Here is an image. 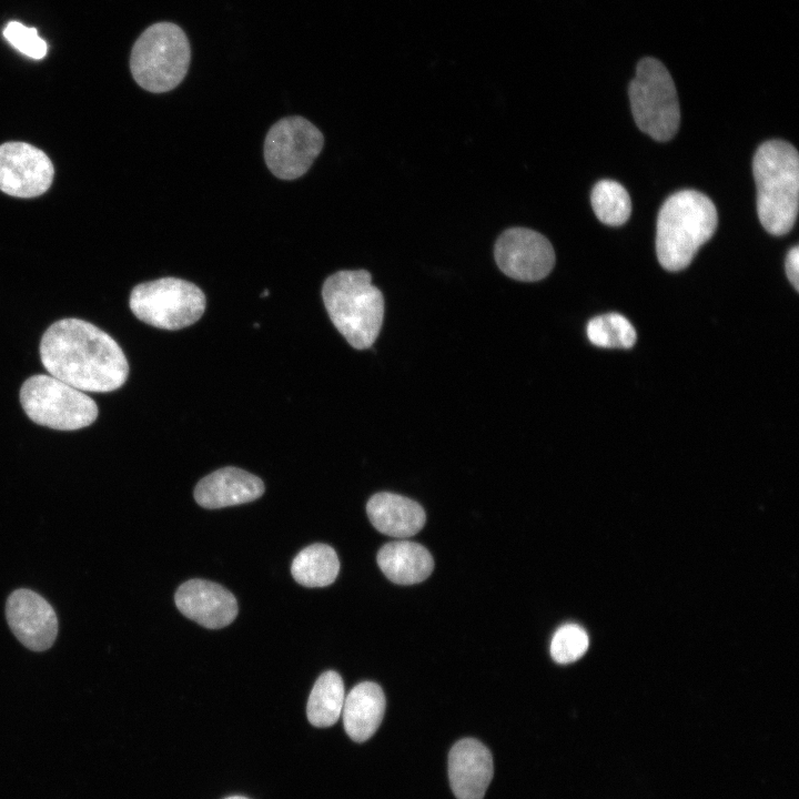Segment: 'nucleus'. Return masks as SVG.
<instances>
[{
  "instance_id": "nucleus-12",
  "label": "nucleus",
  "mask_w": 799,
  "mask_h": 799,
  "mask_svg": "<svg viewBox=\"0 0 799 799\" xmlns=\"http://www.w3.org/2000/svg\"><path fill=\"white\" fill-rule=\"evenodd\" d=\"M8 625L17 639L33 651L48 650L58 635V618L53 607L38 593L19 588L6 604Z\"/></svg>"
},
{
  "instance_id": "nucleus-25",
  "label": "nucleus",
  "mask_w": 799,
  "mask_h": 799,
  "mask_svg": "<svg viewBox=\"0 0 799 799\" xmlns=\"http://www.w3.org/2000/svg\"><path fill=\"white\" fill-rule=\"evenodd\" d=\"M786 274L796 291L799 290V247L790 249L786 256Z\"/></svg>"
},
{
  "instance_id": "nucleus-27",
  "label": "nucleus",
  "mask_w": 799,
  "mask_h": 799,
  "mask_svg": "<svg viewBox=\"0 0 799 799\" xmlns=\"http://www.w3.org/2000/svg\"><path fill=\"white\" fill-rule=\"evenodd\" d=\"M261 296H262V297H263V296H269V290H264V291L262 292Z\"/></svg>"
},
{
  "instance_id": "nucleus-26",
  "label": "nucleus",
  "mask_w": 799,
  "mask_h": 799,
  "mask_svg": "<svg viewBox=\"0 0 799 799\" xmlns=\"http://www.w3.org/2000/svg\"><path fill=\"white\" fill-rule=\"evenodd\" d=\"M225 799H249V798H245V797H242V796H232V797H227V798H225Z\"/></svg>"
},
{
  "instance_id": "nucleus-22",
  "label": "nucleus",
  "mask_w": 799,
  "mask_h": 799,
  "mask_svg": "<svg viewBox=\"0 0 799 799\" xmlns=\"http://www.w3.org/2000/svg\"><path fill=\"white\" fill-rule=\"evenodd\" d=\"M586 333L591 344L605 348H629L637 337L633 324L619 313H607L591 318Z\"/></svg>"
},
{
  "instance_id": "nucleus-14",
  "label": "nucleus",
  "mask_w": 799,
  "mask_h": 799,
  "mask_svg": "<svg viewBox=\"0 0 799 799\" xmlns=\"http://www.w3.org/2000/svg\"><path fill=\"white\" fill-rule=\"evenodd\" d=\"M493 772L490 751L481 741L465 738L452 747L448 777L457 799H483Z\"/></svg>"
},
{
  "instance_id": "nucleus-2",
  "label": "nucleus",
  "mask_w": 799,
  "mask_h": 799,
  "mask_svg": "<svg viewBox=\"0 0 799 799\" xmlns=\"http://www.w3.org/2000/svg\"><path fill=\"white\" fill-rule=\"evenodd\" d=\"M718 216L712 201L695 190L670 195L661 205L656 226V253L670 272L686 269L715 233Z\"/></svg>"
},
{
  "instance_id": "nucleus-20",
  "label": "nucleus",
  "mask_w": 799,
  "mask_h": 799,
  "mask_svg": "<svg viewBox=\"0 0 799 799\" xmlns=\"http://www.w3.org/2000/svg\"><path fill=\"white\" fill-rule=\"evenodd\" d=\"M345 691L341 676L333 670L323 672L315 681L306 705L309 721L315 727H328L340 718Z\"/></svg>"
},
{
  "instance_id": "nucleus-16",
  "label": "nucleus",
  "mask_w": 799,
  "mask_h": 799,
  "mask_svg": "<svg viewBox=\"0 0 799 799\" xmlns=\"http://www.w3.org/2000/svg\"><path fill=\"white\" fill-rule=\"evenodd\" d=\"M366 513L378 532L396 538L415 535L426 520L425 512L418 503L387 492L373 495L367 502Z\"/></svg>"
},
{
  "instance_id": "nucleus-5",
  "label": "nucleus",
  "mask_w": 799,
  "mask_h": 799,
  "mask_svg": "<svg viewBox=\"0 0 799 799\" xmlns=\"http://www.w3.org/2000/svg\"><path fill=\"white\" fill-rule=\"evenodd\" d=\"M191 49L184 31L174 23L149 27L133 45L130 69L144 90L162 93L178 87L186 75Z\"/></svg>"
},
{
  "instance_id": "nucleus-4",
  "label": "nucleus",
  "mask_w": 799,
  "mask_h": 799,
  "mask_svg": "<svg viewBox=\"0 0 799 799\" xmlns=\"http://www.w3.org/2000/svg\"><path fill=\"white\" fill-rule=\"evenodd\" d=\"M327 314L344 338L356 350L373 345L384 317L382 292L365 270H343L330 275L322 287Z\"/></svg>"
},
{
  "instance_id": "nucleus-18",
  "label": "nucleus",
  "mask_w": 799,
  "mask_h": 799,
  "mask_svg": "<svg viewBox=\"0 0 799 799\" xmlns=\"http://www.w3.org/2000/svg\"><path fill=\"white\" fill-rule=\"evenodd\" d=\"M377 564L391 581L400 585L421 583L434 568L431 553L423 545L409 540L384 545L377 553Z\"/></svg>"
},
{
  "instance_id": "nucleus-6",
  "label": "nucleus",
  "mask_w": 799,
  "mask_h": 799,
  "mask_svg": "<svg viewBox=\"0 0 799 799\" xmlns=\"http://www.w3.org/2000/svg\"><path fill=\"white\" fill-rule=\"evenodd\" d=\"M19 398L32 422L58 431L87 427L99 414L97 403L89 395L50 374L27 378Z\"/></svg>"
},
{
  "instance_id": "nucleus-1",
  "label": "nucleus",
  "mask_w": 799,
  "mask_h": 799,
  "mask_svg": "<svg viewBox=\"0 0 799 799\" xmlns=\"http://www.w3.org/2000/svg\"><path fill=\"white\" fill-rule=\"evenodd\" d=\"M39 353L50 375L82 392H112L128 378L122 348L84 320L69 317L51 324L41 337Z\"/></svg>"
},
{
  "instance_id": "nucleus-8",
  "label": "nucleus",
  "mask_w": 799,
  "mask_h": 799,
  "mask_svg": "<svg viewBox=\"0 0 799 799\" xmlns=\"http://www.w3.org/2000/svg\"><path fill=\"white\" fill-rule=\"evenodd\" d=\"M129 305L136 318L151 326L180 330L202 316L205 295L195 284L168 276L135 285Z\"/></svg>"
},
{
  "instance_id": "nucleus-7",
  "label": "nucleus",
  "mask_w": 799,
  "mask_h": 799,
  "mask_svg": "<svg viewBox=\"0 0 799 799\" xmlns=\"http://www.w3.org/2000/svg\"><path fill=\"white\" fill-rule=\"evenodd\" d=\"M631 112L637 127L657 141H668L677 132L680 109L674 80L655 58L641 59L629 84Z\"/></svg>"
},
{
  "instance_id": "nucleus-11",
  "label": "nucleus",
  "mask_w": 799,
  "mask_h": 799,
  "mask_svg": "<svg viewBox=\"0 0 799 799\" xmlns=\"http://www.w3.org/2000/svg\"><path fill=\"white\" fill-rule=\"evenodd\" d=\"M54 168L50 158L27 142L0 145V191L16 198H36L51 186Z\"/></svg>"
},
{
  "instance_id": "nucleus-9",
  "label": "nucleus",
  "mask_w": 799,
  "mask_h": 799,
  "mask_svg": "<svg viewBox=\"0 0 799 799\" xmlns=\"http://www.w3.org/2000/svg\"><path fill=\"white\" fill-rule=\"evenodd\" d=\"M323 144L324 136L313 123L299 115L286 117L266 134L265 163L276 178L294 180L307 172Z\"/></svg>"
},
{
  "instance_id": "nucleus-24",
  "label": "nucleus",
  "mask_w": 799,
  "mask_h": 799,
  "mask_svg": "<svg viewBox=\"0 0 799 799\" xmlns=\"http://www.w3.org/2000/svg\"><path fill=\"white\" fill-rule=\"evenodd\" d=\"M3 36L12 47L31 59L40 60L47 54V43L34 28L11 21L3 29Z\"/></svg>"
},
{
  "instance_id": "nucleus-3",
  "label": "nucleus",
  "mask_w": 799,
  "mask_h": 799,
  "mask_svg": "<svg viewBox=\"0 0 799 799\" xmlns=\"http://www.w3.org/2000/svg\"><path fill=\"white\" fill-rule=\"evenodd\" d=\"M752 172L757 185V212L761 225L772 235L788 233L798 213L797 150L781 140L763 142L755 153Z\"/></svg>"
},
{
  "instance_id": "nucleus-15",
  "label": "nucleus",
  "mask_w": 799,
  "mask_h": 799,
  "mask_svg": "<svg viewBox=\"0 0 799 799\" xmlns=\"http://www.w3.org/2000/svg\"><path fill=\"white\" fill-rule=\"evenodd\" d=\"M263 493L264 484L257 476L229 466L203 477L194 488V498L201 507L215 509L255 500Z\"/></svg>"
},
{
  "instance_id": "nucleus-10",
  "label": "nucleus",
  "mask_w": 799,
  "mask_h": 799,
  "mask_svg": "<svg viewBox=\"0 0 799 799\" xmlns=\"http://www.w3.org/2000/svg\"><path fill=\"white\" fill-rule=\"evenodd\" d=\"M494 255L504 274L524 282L546 277L555 265L550 242L540 233L525 227L503 232L496 241Z\"/></svg>"
},
{
  "instance_id": "nucleus-19",
  "label": "nucleus",
  "mask_w": 799,
  "mask_h": 799,
  "mask_svg": "<svg viewBox=\"0 0 799 799\" xmlns=\"http://www.w3.org/2000/svg\"><path fill=\"white\" fill-rule=\"evenodd\" d=\"M340 572V562L335 550L326 544H312L302 549L293 559V578L305 587H325L331 585Z\"/></svg>"
},
{
  "instance_id": "nucleus-21",
  "label": "nucleus",
  "mask_w": 799,
  "mask_h": 799,
  "mask_svg": "<svg viewBox=\"0 0 799 799\" xmlns=\"http://www.w3.org/2000/svg\"><path fill=\"white\" fill-rule=\"evenodd\" d=\"M590 201L598 220L607 225L624 224L631 213L627 190L616 181L601 180L591 190Z\"/></svg>"
},
{
  "instance_id": "nucleus-13",
  "label": "nucleus",
  "mask_w": 799,
  "mask_h": 799,
  "mask_svg": "<svg viewBox=\"0 0 799 799\" xmlns=\"http://www.w3.org/2000/svg\"><path fill=\"white\" fill-rule=\"evenodd\" d=\"M174 600L185 617L210 629L230 625L239 610L236 598L231 591L204 579L183 583L178 588Z\"/></svg>"
},
{
  "instance_id": "nucleus-17",
  "label": "nucleus",
  "mask_w": 799,
  "mask_h": 799,
  "mask_svg": "<svg viewBox=\"0 0 799 799\" xmlns=\"http://www.w3.org/2000/svg\"><path fill=\"white\" fill-rule=\"evenodd\" d=\"M385 696L382 688L372 681L356 685L345 697L343 722L348 737L363 742L380 727L385 711Z\"/></svg>"
},
{
  "instance_id": "nucleus-23",
  "label": "nucleus",
  "mask_w": 799,
  "mask_h": 799,
  "mask_svg": "<svg viewBox=\"0 0 799 799\" xmlns=\"http://www.w3.org/2000/svg\"><path fill=\"white\" fill-rule=\"evenodd\" d=\"M588 648L586 631L576 624L558 628L550 643V655L556 663L568 664L579 659Z\"/></svg>"
}]
</instances>
